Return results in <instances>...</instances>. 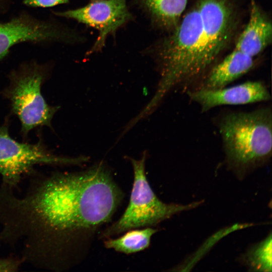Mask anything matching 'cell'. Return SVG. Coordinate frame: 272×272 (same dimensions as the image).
<instances>
[{
	"label": "cell",
	"instance_id": "cell-1",
	"mask_svg": "<svg viewBox=\"0 0 272 272\" xmlns=\"http://www.w3.org/2000/svg\"><path fill=\"white\" fill-rule=\"evenodd\" d=\"M121 198L102 164L79 173H54L22 197L2 185L0 238L21 244L23 260L54 269L73 236L107 222Z\"/></svg>",
	"mask_w": 272,
	"mask_h": 272
},
{
	"label": "cell",
	"instance_id": "cell-2",
	"mask_svg": "<svg viewBox=\"0 0 272 272\" xmlns=\"http://www.w3.org/2000/svg\"><path fill=\"white\" fill-rule=\"evenodd\" d=\"M234 10L226 0H199L164 41L159 54L160 80L143 109L150 114L170 91L196 88L234 34Z\"/></svg>",
	"mask_w": 272,
	"mask_h": 272
},
{
	"label": "cell",
	"instance_id": "cell-3",
	"mask_svg": "<svg viewBox=\"0 0 272 272\" xmlns=\"http://www.w3.org/2000/svg\"><path fill=\"white\" fill-rule=\"evenodd\" d=\"M226 162L240 175L267 163L271 156L272 111L262 107L230 112L218 122Z\"/></svg>",
	"mask_w": 272,
	"mask_h": 272
},
{
	"label": "cell",
	"instance_id": "cell-4",
	"mask_svg": "<svg viewBox=\"0 0 272 272\" xmlns=\"http://www.w3.org/2000/svg\"><path fill=\"white\" fill-rule=\"evenodd\" d=\"M146 152L140 160L129 158L134 174L129 204L121 218L108 228L102 236L108 237L141 227L154 226L179 212L195 208L200 202L186 205L167 204L154 193L145 174Z\"/></svg>",
	"mask_w": 272,
	"mask_h": 272
},
{
	"label": "cell",
	"instance_id": "cell-5",
	"mask_svg": "<svg viewBox=\"0 0 272 272\" xmlns=\"http://www.w3.org/2000/svg\"><path fill=\"white\" fill-rule=\"evenodd\" d=\"M44 77L41 68L36 65L26 66L13 74L7 95L24 134L38 126H50L58 108L48 105L41 94Z\"/></svg>",
	"mask_w": 272,
	"mask_h": 272
},
{
	"label": "cell",
	"instance_id": "cell-6",
	"mask_svg": "<svg viewBox=\"0 0 272 272\" xmlns=\"http://www.w3.org/2000/svg\"><path fill=\"white\" fill-rule=\"evenodd\" d=\"M88 160L82 156L70 158L53 155L40 143H19L9 135L6 126L0 127V174L3 184L11 188L37 164L81 165Z\"/></svg>",
	"mask_w": 272,
	"mask_h": 272
},
{
	"label": "cell",
	"instance_id": "cell-7",
	"mask_svg": "<svg viewBox=\"0 0 272 272\" xmlns=\"http://www.w3.org/2000/svg\"><path fill=\"white\" fill-rule=\"evenodd\" d=\"M55 15L75 20L96 29L99 36L89 53L101 50L107 37L114 34L131 19L126 0H96L76 9L55 12Z\"/></svg>",
	"mask_w": 272,
	"mask_h": 272
},
{
	"label": "cell",
	"instance_id": "cell-8",
	"mask_svg": "<svg viewBox=\"0 0 272 272\" xmlns=\"http://www.w3.org/2000/svg\"><path fill=\"white\" fill-rule=\"evenodd\" d=\"M70 34L50 20L21 14L8 21L0 23V60L17 44L63 41L71 38Z\"/></svg>",
	"mask_w": 272,
	"mask_h": 272
},
{
	"label": "cell",
	"instance_id": "cell-9",
	"mask_svg": "<svg viewBox=\"0 0 272 272\" xmlns=\"http://www.w3.org/2000/svg\"><path fill=\"white\" fill-rule=\"evenodd\" d=\"M187 94L199 105L202 112L219 106L251 104L267 101L271 98L265 85L256 81L218 89H195L187 91Z\"/></svg>",
	"mask_w": 272,
	"mask_h": 272
},
{
	"label": "cell",
	"instance_id": "cell-10",
	"mask_svg": "<svg viewBox=\"0 0 272 272\" xmlns=\"http://www.w3.org/2000/svg\"><path fill=\"white\" fill-rule=\"evenodd\" d=\"M271 39V22L254 1L251 0L248 23L239 36L234 49L254 57L264 50Z\"/></svg>",
	"mask_w": 272,
	"mask_h": 272
},
{
	"label": "cell",
	"instance_id": "cell-11",
	"mask_svg": "<svg viewBox=\"0 0 272 272\" xmlns=\"http://www.w3.org/2000/svg\"><path fill=\"white\" fill-rule=\"evenodd\" d=\"M253 65V57L234 49L212 67L196 89L214 90L225 87L248 73Z\"/></svg>",
	"mask_w": 272,
	"mask_h": 272
},
{
	"label": "cell",
	"instance_id": "cell-12",
	"mask_svg": "<svg viewBox=\"0 0 272 272\" xmlns=\"http://www.w3.org/2000/svg\"><path fill=\"white\" fill-rule=\"evenodd\" d=\"M188 0H143L152 17L161 26L174 28L185 10Z\"/></svg>",
	"mask_w": 272,
	"mask_h": 272
},
{
	"label": "cell",
	"instance_id": "cell-13",
	"mask_svg": "<svg viewBox=\"0 0 272 272\" xmlns=\"http://www.w3.org/2000/svg\"><path fill=\"white\" fill-rule=\"evenodd\" d=\"M129 230L119 238L106 240L105 246L125 254L139 252L149 247L152 235L157 232L151 228Z\"/></svg>",
	"mask_w": 272,
	"mask_h": 272
},
{
	"label": "cell",
	"instance_id": "cell-14",
	"mask_svg": "<svg viewBox=\"0 0 272 272\" xmlns=\"http://www.w3.org/2000/svg\"><path fill=\"white\" fill-rule=\"evenodd\" d=\"M244 260L251 270L271 271V236L250 249Z\"/></svg>",
	"mask_w": 272,
	"mask_h": 272
},
{
	"label": "cell",
	"instance_id": "cell-15",
	"mask_svg": "<svg viewBox=\"0 0 272 272\" xmlns=\"http://www.w3.org/2000/svg\"><path fill=\"white\" fill-rule=\"evenodd\" d=\"M70 0H24L26 6L33 8H50L67 3Z\"/></svg>",
	"mask_w": 272,
	"mask_h": 272
},
{
	"label": "cell",
	"instance_id": "cell-16",
	"mask_svg": "<svg viewBox=\"0 0 272 272\" xmlns=\"http://www.w3.org/2000/svg\"><path fill=\"white\" fill-rule=\"evenodd\" d=\"M22 262V260L12 258L0 259V271H17Z\"/></svg>",
	"mask_w": 272,
	"mask_h": 272
},
{
	"label": "cell",
	"instance_id": "cell-17",
	"mask_svg": "<svg viewBox=\"0 0 272 272\" xmlns=\"http://www.w3.org/2000/svg\"><path fill=\"white\" fill-rule=\"evenodd\" d=\"M11 0H0V12L6 10L8 6H9Z\"/></svg>",
	"mask_w": 272,
	"mask_h": 272
},
{
	"label": "cell",
	"instance_id": "cell-18",
	"mask_svg": "<svg viewBox=\"0 0 272 272\" xmlns=\"http://www.w3.org/2000/svg\"><path fill=\"white\" fill-rule=\"evenodd\" d=\"M91 1H96V0H91Z\"/></svg>",
	"mask_w": 272,
	"mask_h": 272
}]
</instances>
